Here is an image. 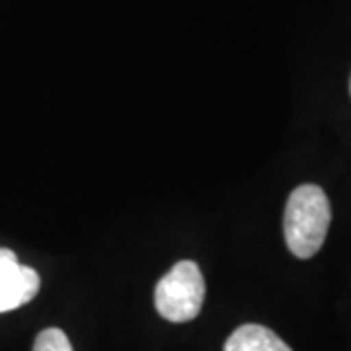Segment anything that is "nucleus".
Returning a JSON list of instances; mask_svg holds the SVG:
<instances>
[{
	"label": "nucleus",
	"mask_w": 351,
	"mask_h": 351,
	"mask_svg": "<svg viewBox=\"0 0 351 351\" xmlns=\"http://www.w3.org/2000/svg\"><path fill=\"white\" fill-rule=\"evenodd\" d=\"M330 221L332 207L324 189L314 184L293 189L283 217V232L289 250L301 260L313 258L326 240Z\"/></svg>",
	"instance_id": "1"
},
{
	"label": "nucleus",
	"mask_w": 351,
	"mask_h": 351,
	"mask_svg": "<svg viewBox=\"0 0 351 351\" xmlns=\"http://www.w3.org/2000/svg\"><path fill=\"white\" fill-rule=\"evenodd\" d=\"M205 281L195 262H178L154 289V306L170 322H189L199 314Z\"/></svg>",
	"instance_id": "2"
},
{
	"label": "nucleus",
	"mask_w": 351,
	"mask_h": 351,
	"mask_svg": "<svg viewBox=\"0 0 351 351\" xmlns=\"http://www.w3.org/2000/svg\"><path fill=\"white\" fill-rule=\"evenodd\" d=\"M38 291V271L20 265L12 250L0 248V313H8L29 302Z\"/></svg>",
	"instance_id": "3"
},
{
	"label": "nucleus",
	"mask_w": 351,
	"mask_h": 351,
	"mask_svg": "<svg viewBox=\"0 0 351 351\" xmlns=\"http://www.w3.org/2000/svg\"><path fill=\"white\" fill-rule=\"evenodd\" d=\"M225 351H293L274 330L260 324H244L226 339Z\"/></svg>",
	"instance_id": "4"
},
{
	"label": "nucleus",
	"mask_w": 351,
	"mask_h": 351,
	"mask_svg": "<svg viewBox=\"0 0 351 351\" xmlns=\"http://www.w3.org/2000/svg\"><path fill=\"white\" fill-rule=\"evenodd\" d=\"M34 351H73V346L63 330L47 328L36 338Z\"/></svg>",
	"instance_id": "5"
},
{
	"label": "nucleus",
	"mask_w": 351,
	"mask_h": 351,
	"mask_svg": "<svg viewBox=\"0 0 351 351\" xmlns=\"http://www.w3.org/2000/svg\"><path fill=\"white\" fill-rule=\"evenodd\" d=\"M350 90H351V82H350Z\"/></svg>",
	"instance_id": "6"
}]
</instances>
